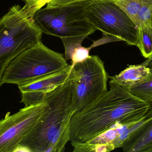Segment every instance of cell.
<instances>
[{
  "mask_svg": "<svg viewBox=\"0 0 152 152\" xmlns=\"http://www.w3.org/2000/svg\"><path fill=\"white\" fill-rule=\"evenodd\" d=\"M110 89L75 113L70 123L69 142L84 143L117 123H135L143 118L152 105L110 79Z\"/></svg>",
  "mask_w": 152,
  "mask_h": 152,
  "instance_id": "1",
  "label": "cell"
},
{
  "mask_svg": "<svg viewBox=\"0 0 152 152\" xmlns=\"http://www.w3.org/2000/svg\"><path fill=\"white\" fill-rule=\"evenodd\" d=\"M42 114L21 141L16 152H61L69 141L70 123L75 113L72 84L66 82L45 98Z\"/></svg>",
  "mask_w": 152,
  "mask_h": 152,
  "instance_id": "2",
  "label": "cell"
},
{
  "mask_svg": "<svg viewBox=\"0 0 152 152\" xmlns=\"http://www.w3.org/2000/svg\"><path fill=\"white\" fill-rule=\"evenodd\" d=\"M42 33L24 6H12L0 18V87L4 72L11 62L41 41Z\"/></svg>",
  "mask_w": 152,
  "mask_h": 152,
  "instance_id": "3",
  "label": "cell"
},
{
  "mask_svg": "<svg viewBox=\"0 0 152 152\" xmlns=\"http://www.w3.org/2000/svg\"><path fill=\"white\" fill-rule=\"evenodd\" d=\"M69 65L63 54L51 50L40 41L11 62L4 72L2 84L21 85Z\"/></svg>",
  "mask_w": 152,
  "mask_h": 152,
  "instance_id": "4",
  "label": "cell"
},
{
  "mask_svg": "<svg viewBox=\"0 0 152 152\" xmlns=\"http://www.w3.org/2000/svg\"><path fill=\"white\" fill-rule=\"evenodd\" d=\"M90 1L63 6L46 7L37 11L33 20L42 33L61 38L89 35L96 31L86 17V7Z\"/></svg>",
  "mask_w": 152,
  "mask_h": 152,
  "instance_id": "5",
  "label": "cell"
},
{
  "mask_svg": "<svg viewBox=\"0 0 152 152\" xmlns=\"http://www.w3.org/2000/svg\"><path fill=\"white\" fill-rule=\"evenodd\" d=\"M86 17L96 30L108 37H115L137 46L138 27L130 17L112 0H90Z\"/></svg>",
  "mask_w": 152,
  "mask_h": 152,
  "instance_id": "6",
  "label": "cell"
},
{
  "mask_svg": "<svg viewBox=\"0 0 152 152\" xmlns=\"http://www.w3.org/2000/svg\"><path fill=\"white\" fill-rule=\"evenodd\" d=\"M109 77L104 63L96 55H90L84 61L71 66L69 78L72 84V101L75 113L108 91Z\"/></svg>",
  "mask_w": 152,
  "mask_h": 152,
  "instance_id": "7",
  "label": "cell"
},
{
  "mask_svg": "<svg viewBox=\"0 0 152 152\" xmlns=\"http://www.w3.org/2000/svg\"><path fill=\"white\" fill-rule=\"evenodd\" d=\"M45 103L6 113L0 120V152H16L20 143L34 127L43 112Z\"/></svg>",
  "mask_w": 152,
  "mask_h": 152,
  "instance_id": "8",
  "label": "cell"
},
{
  "mask_svg": "<svg viewBox=\"0 0 152 152\" xmlns=\"http://www.w3.org/2000/svg\"><path fill=\"white\" fill-rule=\"evenodd\" d=\"M71 69V65H69L64 69L18 86L21 93L20 102L25 107L43 103L48 94L66 82Z\"/></svg>",
  "mask_w": 152,
  "mask_h": 152,
  "instance_id": "9",
  "label": "cell"
},
{
  "mask_svg": "<svg viewBox=\"0 0 152 152\" xmlns=\"http://www.w3.org/2000/svg\"><path fill=\"white\" fill-rule=\"evenodd\" d=\"M121 148L125 152H152V106L142 125L129 135Z\"/></svg>",
  "mask_w": 152,
  "mask_h": 152,
  "instance_id": "10",
  "label": "cell"
},
{
  "mask_svg": "<svg viewBox=\"0 0 152 152\" xmlns=\"http://www.w3.org/2000/svg\"><path fill=\"white\" fill-rule=\"evenodd\" d=\"M151 73L150 69L143 64L129 65L119 74L109 78L128 89L144 81Z\"/></svg>",
  "mask_w": 152,
  "mask_h": 152,
  "instance_id": "11",
  "label": "cell"
},
{
  "mask_svg": "<svg viewBox=\"0 0 152 152\" xmlns=\"http://www.w3.org/2000/svg\"><path fill=\"white\" fill-rule=\"evenodd\" d=\"M138 43L137 47L142 55L146 59L152 57V26L142 23L138 28Z\"/></svg>",
  "mask_w": 152,
  "mask_h": 152,
  "instance_id": "12",
  "label": "cell"
},
{
  "mask_svg": "<svg viewBox=\"0 0 152 152\" xmlns=\"http://www.w3.org/2000/svg\"><path fill=\"white\" fill-rule=\"evenodd\" d=\"M128 90L133 95L152 105V72L144 81Z\"/></svg>",
  "mask_w": 152,
  "mask_h": 152,
  "instance_id": "13",
  "label": "cell"
},
{
  "mask_svg": "<svg viewBox=\"0 0 152 152\" xmlns=\"http://www.w3.org/2000/svg\"><path fill=\"white\" fill-rule=\"evenodd\" d=\"M121 8L138 26V12L144 0H112Z\"/></svg>",
  "mask_w": 152,
  "mask_h": 152,
  "instance_id": "14",
  "label": "cell"
},
{
  "mask_svg": "<svg viewBox=\"0 0 152 152\" xmlns=\"http://www.w3.org/2000/svg\"><path fill=\"white\" fill-rule=\"evenodd\" d=\"M88 36L86 35L61 38L65 47V58L66 60H71L74 52L81 46L82 42Z\"/></svg>",
  "mask_w": 152,
  "mask_h": 152,
  "instance_id": "15",
  "label": "cell"
},
{
  "mask_svg": "<svg viewBox=\"0 0 152 152\" xmlns=\"http://www.w3.org/2000/svg\"><path fill=\"white\" fill-rule=\"evenodd\" d=\"M138 26L142 23L149 24L152 26V0H144L138 12Z\"/></svg>",
  "mask_w": 152,
  "mask_h": 152,
  "instance_id": "16",
  "label": "cell"
},
{
  "mask_svg": "<svg viewBox=\"0 0 152 152\" xmlns=\"http://www.w3.org/2000/svg\"><path fill=\"white\" fill-rule=\"evenodd\" d=\"M93 48L92 45L88 47H85L82 46L76 49L71 57L72 67L75 64L82 62L89 57V51Z\"/></svg>",
  "mask_w": 152,
  "mask_h": 152,
  "instance_id": "17",
  "label": "cell"
},
{
  "mask_svg": "<svg viewBox=\"0 0 152 152\" xmlns=\"http://www.w3.org/2000/svg\"><path fill=\"white\" fill-rule=\"evenodd\" d=\"M26 2L25 8L34 16V14L51 0H24Z\"/></svg>",
  "mask_w": 152,
  "mask_h": 152,
  "instance_id": "18",
  "label": "cell"
},
{
  "mask_svg": "<svg viewBox=\"0 0 152 152\" xmlns=\"http://www.w3.org/2000/svg\"><path fill=\"white\" fill-rule=\"evenodd\" d=\"M87 0H51L47 4L46 7H59Z\"/></svg>",
  "mask_w": 152,
  "mask_h": 152,
  "instance_id": "19",
  "label": "cell"
},
{
  "mask_svg": "<svg viewBox=\"0 0 152 152\" xmlns=\"http://www.w3.org/2000/svg\"><path fill=\"white\" fill-rule=\"evenodd\" d=\"M142 64L145 65V66L149 68L151 70V72H152V57L149 58V59H147L146 60H145Z\"/></svg>",
  "mask_w": 152,
  "mask_h": 152,
  "instance_id": "20",
  "label": "cell"
}]
</instances>
